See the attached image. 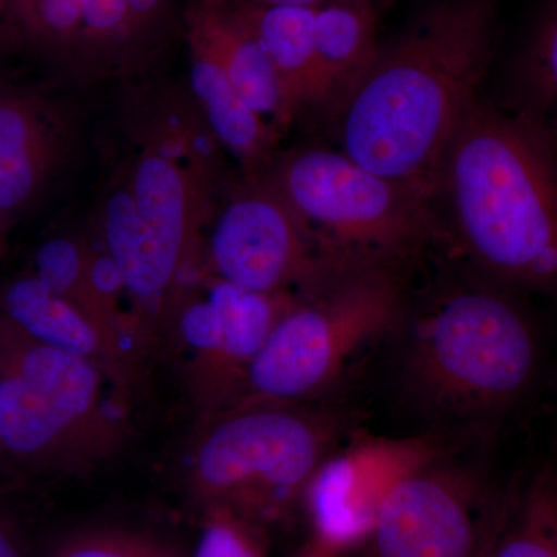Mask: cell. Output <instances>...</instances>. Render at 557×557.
Returning a JSON list of instances; mask_svg holds the SVG:
<instances>
[{
  "label": "cell",
  "mask_w": 557,
  "mask_h": 557,
  "mask_svg": "<svg viewBox=\"0 0 557 557\" xmlns=\"http://www.w3.org/2000/svg\"><path fill=\"white\" fill-rule=\"evenodd\" d=\"M497 493L443 450L401 475L376 507L366 557H472Z\"/></svg>",
  "instance_id": "obj_8"
},
{
  "label": "cell",
  "mask_w": 557,
  "mask_h": 557,
  "mask_svg": "<svg viewBox=\"0 0 557 557\" xmlns=\"http://www.w3.org/2000/svg\"><path fill=\"white\" fill-rule=\"evenodd\" d=\"M0 557H27L20 528L0 509Z\"/></svg>",
  "instance_id": "obj_26"
},
{
  "label": "cell",
  "mask_w": 557,
  "mask_h": 557,
  "mask_svg": "<svg viewBox=\"0 0 557 557\" xmlns=\"http://www.w3.org/2000/svg\"><path fill=\"white\" fill-rule=\"evenodd\" d=\"M47 557H183L160 539L115 530L91 528L69 534Z\"/></svg>",
  "instance_id": "obj_23"
},
{
  "label": "cell",
  "mask_w": 557,
  "mask_h": 557,
  "mask_svg": "<svg viewBox=\"0 0 557 557\" xmlns=\"http://www.w3.org/2000/svg\"><path fill=\"white\" fill-rule=\"evenodd\" d=\"M516 113L545 121L557 101V0H544L509 70Z\"/></svg>",
  "instance_id": "obj_21"
},
{
  "label": "cell",
  "mask_w": 557,
  "mask_h": 557,
  "mask_svg": "<svg viewBox=\"0 0 557 557\" xmlns=\"http://www.w3.org/2000/svg\"><path fill=\"white\" fill-rule=\"evenodd\" d=\"M245 2L260 3V5H296L319 9V7L335 2V0H245ZM373 2L379 3L383 2V0H373Z\"/></svg>",
  "instance_id": "obj_27"
},
{
  "label": "cell",
  "mask_w": 557,
  "mask_h": 557,
  "mask_svg": "<svg viewBox=\"0 0 557 557\" xmlns=\"http://www.w3.org/2000/svg\"><path fill=\"white\" fill-rule=\"evenodd\" d=\"M36 267L39 281L76 307L120 354L115 304L109 287L102 284L100 265L90 249L79 242L58 237L39 249Z\"/></svg>",
  "instance_id": "obj_20"
},
{
  "label": "cell",
  "mask_w": 557,
  "mask_h": 557,
  "mask_svg": "<svg viewBox=\"0 0 557 557\" xmlns=\"http://www.w3.org/2000/svg\"><path fill=\"white\" fill-rule=\"evenodd\" d=\"M212 277L260 295H302L346 270L318 255L270 182L249 178L226 201L208 237Z\"/></svg>",
  "instance_id": "obj_9"
},
{
  "label": "cell",
  "mask_w": 557,
  "mask_h": 557,
  "mask_svg": "<svg viewBox=\"0 0 557 557\" xmlns=\"http://www.w3.org/2000/svg\"><path fill=\"white\" fill-rule=\"evenodd\" d=\"M405 310L403 269L336 273L278 317L237 401H321L369 347L395 333Z\"/></svg>",
  "instance_id": "obj_5"
},
{
  "label": "cell",
  "mask_w": 557,
  "mask_h": 557,
  "mask_svg": "<svg viewBox=\"0 0 557 557\" xmlns=\"http://www.w3.org/2000/svg\"><path fill=\"white\" fill-rule=\"evenodd\" d=\"M299 557H336L333 553H330L329 549L321 547V545L317 544V542H311L310 547H307L306 552L302 553Z\"/></svg>",
  "instance_id": "obj_28"
},
{
  "label": "cell",
  "mask_w": 557,
  "mask_h": 557,
  "mask_svg": "<svg viewBox=\"0 0 557 557\" xmlns=\"http://www.w3.org/2000/svg\"><path fill=\"white\" fill-rule=\"evenodd\" d=\"M498 0H431L341 104V152L435 199L440 163L493 62Z\"/></svg>",
  "instance_id": "obj_1"
},
{
  "label": "cell",
  "mask_w": 557,
  "mask_h": 557,
  "mask_svg": "<svg viewBox=\"0 0 557 557\" xmlns=\"http://www.w3.org/2000/svg\"><path fill=\"white\" fill-rule=\"evenodd\" d=\"M399 392L442 428L487 426L512 412L536 383V329L505 288L456 284L412 317L403 313Z\"/></svg>",
  "instance_id": "obj_3"
},
{
  "label": "cell",
  "mask_w": 557,
  "mask_h": 557,
  "mask_svg": "<svg viewBox=\"0 0 557 557\" xmlns=\"http://www.w3.org/2000/svg\"><path fill=\"white\" fill-rule=\"evenodd\" d=\"M262 531L228 511L211 509L194 557H265Z\"/></svg>",
  "instance_id": "obj_24"
},
{
  "label": "cell",
  "mask_w": 557,
  "mask_h": 557,
  "mask_svg": "<svg viewBox=\"0 0 557 557\" xmlns=\"http://www.w3.org/2000/svg\"><path fill=\"white\" fill-rule=\"evenodd\" d=\"M7 471H10V469L7 467L5 457H3L2 448H0V483L9 475Z\"/></svg>",
  "instance_id": "obj_29"
},
{
  "label": "cell",
  "mask_w": 557,
  "mask_h": 557,
  "mask_svg": "<svg viewBox=\"0 0 557 557\" xmlns=\"http://www.w3.org/2000/svg\"><path fill=\"white\" fill-rule=\"evenodd\" d=\"M228 2L270 58L293 115L307 106H324L314 49L317 9Z\"/></svg>",
  "instance_id": "obj_15"
},
{
  "label": "cell",
  "mask_w": 557,
  "mask_h": 557,
  "mask_svg": "<svg viewBox=\"0 0 557 557\" xmlns=\"http://www.w3.org/2000/svg\"><path fill=\"white\" fill-rule=\"evenodd\" d=\"M440 194L461 251L486 282L556 284L555 137L545 121L472 102L443 152Z\"/></svg>",
  "instance_id": "obj_2"
},
{
  "label": "cell",
  "mask_w": 557,
  "mask_h": 557,
  "mask_svg": "<svg viewBox=\"0 0 557 557\" xmlns=\"http://www.w3.org/2000/svg\"><path fill=\"white\" fill-rule=\"evenodd\" d=\"M0 373L24 381L91 431L123 446L126 426L102 392L104 370L89 359L33 339L3 314Z\"/></svg>",
  "instance_id": "obj_12"
},
{
  "label": "cell",
  "mask_w": 557,
  "mask_h": 557,
  "mask_svg": "<svg viewBox=\"0 0 557 557\" xmlns=\"http://www.w3.org/2000/svg\"><path fill=\"white\" fill-rule=\"evenodd\" d=\"M350 434V418L318 403L237 401L203 417L186 468L190 496L265 528L302 507L325 458Z\"/></svg>",
  "instance_id": "obj_4"
},
{
  "label": "cell",
  "mask_w": 557,
  "mask_h": 557,
  "mask_svg": "<svg viewBox=\"0 0 557 557\" xmlns=\"http://www.w3.org/2000/svg\"><path fill=\"white\" fill-rule=\"evenodd\" d=\"M0 448L9 469L83 471L121 448L16 379L0 373Z\"/></svg>",
  "instance_id": "obj_11"
},
{
  "label": "cell",
  "mask_w": 557,
  "mask_h": 557,
  "mask_svg": "<svg viewBox=\"0 0 557 557\" xmlns=\"http://www.w3.org/2000/svg\"><path fill=\"white\" fill-rule=\"evenodd\" d=\"M185 27L190 90L208 131L256 177L259 168L270 159L277 129L242 100L203 36L188 24Z\"/></svg>",
  "instance_id": "obj_14"
},
{
  "label": "cell",
  "mask_w": 557,
  "mask_h": 557,
  "mask_svg": "<svg viewBox=\"0 0 557 557\" xmlns=\"http://www.w3.org/2000/svg\"><path fill=\"white\" fill-rule=\"evenodd\" d=\"M269 182L336 270L403 269L438 231L434 199L366 170L341 150H295Z\"/></svg>",
  "instance_id": "obj_6"
},
{
  "label": "cell",
  "mask_w": 557,
  "mask_h": 557,
  "mask_svg": "<svg viewBox=\"0 0 557 557\" xmlns=\"http://www.w3.org/2000/svg\"><path fill=\"white\" fill-rule=\"evenodd\" d=\"M3 317L46 346L89 359L106 373L116 369L119 351L89 319L36 276L17 278L3 295Z\"/></svg>",
  "instance_id": "obj_18"
},
{
  "label": "cell",
  "mask_w": 557,
  "mask_h": 557,
  "mask_svg": "<svg viewBox=\"0 0 557 557\" xmlns=\"http://www.w3.org/2000/svg\"><path fill=\"white\" fill-rule=\"evenodd\" d=\"M193 148L177 135L150 141L106 205L110 265L138 307L164 318L177 304L208 218L209 163Z\"/></svg>",
  "instance_id": "obj_7"
},
{
  "label": "cell",
  "mask_w": 557,
  "mask_h": 557,
  "mask_svg": "<svg viewBox=\"0 0 557 557\" xmlns=\"http://www.w3.org/2000/svg\"><path fill=\"white\" fill-rule=\"evenodd\" d=\"M3 7H5V0H0V11L3 10Z\"/></svg>",
  "instance_id": "obj_30"
},
{
  "label": "cell",
  "mask_w": 557,
  "mask_h": 557,
  "mask_svg": "<svg viewBox=\"0 0 557 557\" xmlns=\"http://www.w3.org/2000/svg\"><path fill=\"white\" fill-rule=\"evenodd\" d=\"M472 557H557V491L552 472L497 493Z\"/></svg>",
  "instance_id": "obj_17"
},
{
  "label": "cell",
  "mask_w": 557,
  "mask_h": 557,
  "mask_svg": "<svg viewBox=\"0 0 557 557\" xmlns=\"http://www.w3.org/2000/svg\"><path fill=\"white\" fill-rule=\"evenodd\" d=\"M139 50H148L170 27L174 0H126Z\"/></svg>",
  "instance_id": "obj_25"
},
{
  "label": "cell",
  "mask_w": 557,
  "mask_h": 557,
  "mask_svg": "<svg viewBox=\"0 0 557 557\" xmlns=\"http://www.w3.org/2000/svg\"><path fill=\"white\" fill-rule=\"evenodd\" d=\"M185 24L196 28L218 58L242 100L271 126L292 121L281 81L259 40L231 9L228 0H193Z\"/></svg>",
  "instance_id": "obj_13"
},
{
  "label": "cell",
  "mask_w": 557,
  "mask_h": 557,
  "mask_svg": "<svg viewBox=\"0 0 557 557\" xmlns=\"http://www.w3.org/2000/svg\"><path fill=\"white\" fill-rule=\"evenodd\" d=\"M60 120L42 102H0V211L35 196L61 157Z\"/></svg>",
  "instance_id": "obj_16"
},
{
  "label": "cell",
  "mask_w": 557,
  "mask_h": 557,
  "mask_svg": "<svg viewBox=\"0 0 557 557\" xmlns=\"http://www.w3.org/2000/svg\"><path fill=\"white\" fill-rule=\"evenodd\" d=\"M139 54L126 0H83L65 60L100 67Z\"/></svg>",
  "instance_id": "obj_22"
},
{
  "label": "cell",
  "mask_w": 557,
  "mask_h": 557,
  "mask_svg": "<svg viewBox=\"0 0 557 557\" xmlns=\"http://www.w3.org/2000/svg\"><path fill=\"white\" fill-rule=\"evenodd\" d=\"M373 0H335L317 9L314 49L324 106L346 100L379 50Z\"/></svg>",
  "instance_id": "obj_19"
},
{
  "label": "cell",
  "mask_w": 557,
  "mask_h": 557,
  "mask_svg": "<svg viewBox=\"0 0 557 557\" xmlns=\"http://www.w3.org/2000/svg\"><path fill=\"white\" fill-rule=\"evenodd\" d=\"M443 450L434 437H366L336 449L314 472L304 494L313 541L335 555L364 542L388 487Z\"/></svg>",
  "instance_id": "obj_10"
}]
</instances>
